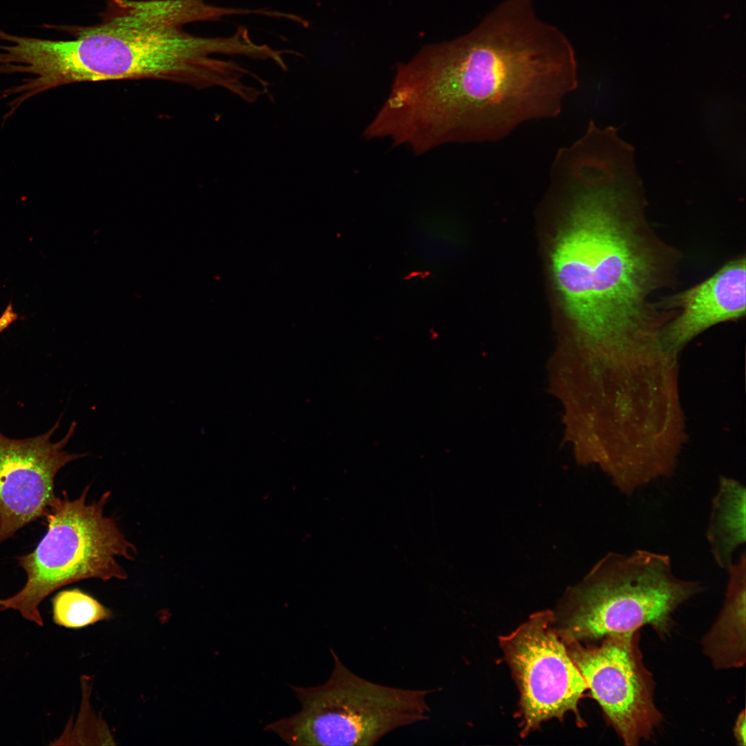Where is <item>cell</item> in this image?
I'll return each mask as SVG.
<instances>
[{
    "mask_svg": "<svg viewBox=\"0 0 746 746\" xmlns=\"http://www.w3.org/2000/svg\"><path fill=\"white\" fill-rule=\"evenodd\" d=\"M535 0H504L470 32L398 66L376 115L383 136L416 155L449 143L493 142L553 118L577 86L575 49Z\"/></svg>",
    "mask_w": 746,
    "mask_h": 746,
    "instance_id": "cell-1",
    "label": "cell"
},
{
    "mask_svg": "<svg viewBox=\"0 0 746 746\" xmlns=\"http://www.w3.org/2000/svg\"><path fill=\"white\" fill-rule=\"evenodd\" d=\"M563 182L573 195L551 267L565 311L591 339L620 343L648 336L676 314L652 296L674 286L679 252L647 220L640 184L593 170Z\"/></svg>",
    "mask_w": 746,
    "mask_h": 746,
    "instance_id": "cell-2",
    "label": "cell"
},
{
    "mask_svg": "<svg viewBox=\"0 0 746 746\" xmlns=\"http://www.w3.org/2000/svg\"><path fill=\"white\" fill-rule=\"evenodd\" d=\"M204 0H107L92 25L53 26L66 40L23 37L16 61L34 95L85 82L158 79L200 82L218 76L217 53L237 55L239 37H209L185 26L236 15Z\"/></svg>",
    "mask_w": 746,
    "mask_h": 746,
    "instance_id": "cell-3",
    "label": "cell"
},
{
    "mask_svg": "<svg viewBox=\"0 0 746 746\" xmlns=\"http://www.w3.org/2000/svg\"><path fill=\"white\" fill-rule=\"evenodd\" d=\"M702 588L699 581L679 577L668 554L609 552L566 591L557 630L565 642L604 639L645 625L664 635L676 609Z\"/></svg>",
    "mask_w": 746,
    "mask_h": 746,
    "instance_id": "cell-4",
    "label": "cell"
},
{
    "mask_svg": "<svg viewBox=\"0 0 746 746\" xmlns=\"http://www.w3.org/2000/svg\"><path fill=\"white\" fill-rule=\"evenodd\" d=\"M88 490L86 486L73 500L66 491L62 497H56L46 516V535L32 553L19 558L26 582L15 595L0 599V611H17L26 620L42 627L39 605L57 589L90 578H126L117 558L133 560L135 547L115 520L104 514L111 492L86 503Z\"/></svg>",
    "mask_w": 746,
    "mask_h": 746,
    "instance_id": "cell-5",
    "label": "cell"
},
{
    "mask_svg": "<svg viewBox=\"0 0 746 746\" xmlns=\"http://www.w3.org/2000/svg\"><path fill=\"white\" fill-rule=\"evenodd\" d=\"M334 669L324 684L291 686L301 710L265 730L295 746L373 745L390 732L426 720L435 689L386 686L351 671L330 649Z\"/></svg>",
    "mask_w": 746,
    "mask_h": 746,
    "instance_id": "cell-6",
    "label": "cell"
},
{
    "mask_svg": "<svg viewBox=\"0 0 746 746\" xmlns=\"http://www.w3.org/2000/svg\"><path fill=\"white\" fill-rule=\"evenodd\" d=\"M555 624L553 611L537 612L499 638L520 691L523 736L551 718L577 714L578 702L588 689Z\"/></svg>",
    "mask_w": 746,
    "mask_h": 746,
    "instance_id": "cell-7",
    "label": "cell"
},
{
    "mask_svg": "<svg viewBox=\"0 0 746 746\" xmlns=\"http://www.w3.org/2000/svg\"><path fill=\"white\" fill-rule=\"evenodd\" d=\"M639 635L638 631L611 635L595 647L566 642L593 698L628 746L650 738L662 720L653 700V676L639 648Z\"/></svg>",
    "mask_w": 746,
    "mask_h": 746,
    "instance_id": "cell-8",
    "label": "cell"
},
{
    "mask_svg": "<svg viewBox=\"0 0 746 746\" xmlns=\"http://www.w3.org/2000/svg\"><path fill=\"white\" fill-rule=\"evenodd\" d=\"M59 425L36 437L11 439L0 433V544L26 524L46 517L56 499L55 477L68 463L88 456L64 448L77 425L73 421L59 441L50 438Z\"/></svg>",
    "mask_w": 746,
    "mask_h": 746,
    "instance_id": "cell-9",
    "label": "cell"
},
{
    "mask_svg": "<svg viewBox=\"0 0 746 746\" xmlns=\"http://www.w3.org/2000/svg\"><path fill=\"white\" fill-rule=\"evenodd\" d=\"M745 256L725 263L712 276L686 290L659 302L668 310L680 309L662 332L664 341L678 348L718 323L745 315Z\"/></svg>",
    "mask_w": 746,
    "mask_h": 746,
    "instance_id": "cell-10",
    "label": "cell"
},
{
    "mask_svg": "<svg viewBox=\"0 0 746 746\" xmlns=\"http://www.w3.org/2000/svg\"><path fill=\"white\" fill-rule=\"evenodd\" d=\"M727 583L720 614L704 637L703 651L718 669L745 663L746 554L743 550L726 568Z\"/></svg>",
    "mask_w": 746,
    "mask_h": 746,
    "instance_id": "cell-11",
    "label": "cell"
},
{
    "mask_svg": "<svg viewBox=\"0 0 746 746\" xmlns=\"http://www.w3.org/2000/svg\"><path fill=\"white\" fill-rule=\"evenodd\" d=\"M705 537L714 562L726 568L746 541V490L739 481L719 477Z\"/></svg>",
    "mask_w": 746,
    "mask_h": 746,
    "instance_id": "cell-12",
    "label": "cell"
},
{
    "mask_svg": "<svg viewBox=\"0 0 746 746\" xmlns=\"http://www.w3.org/2000/svg\"><path fill=\"white\" fill-rule=\"evenodd\" d=\"M54 622L68 629H81L110 619L111 611L98 600L74 589L58 593L52 599Z\"/></svg>",
    "mask_w": 746,
    "mask_h": 746,
    "instance_id": "cell-13",
    "label": "cell"
},
{
    "mask_svg": "<svg viewBox=\"0 0 746 746\" xmlns=\"http://www.w3.org/2000/svg\"><path fill=\"white\" fill-rule=\"evenodd\" d=\"M746 718L745 711L743 709L736 718L734 727V735L740 745H746Z\"/></svg>",
    "mask_w": 746,
    "mask_h": 746,
    "instance_id": "cell-14",
    "label": "cell"
},
{
    "mask_svg": "<svg viewBox=\"0 0 746 746\" xmlns=\"http://www.w3.org/2000/svg\"><path fill=\"white\" fill-rule=\"evenodd\" d=\"M17 318L12 304H9L0 318V332Z\"/></svg>",
    "mask_w": 746,
    "mask_h": 746,
    "instance_id": "cell-15",
    "label": "cell"
}]
</instances>
